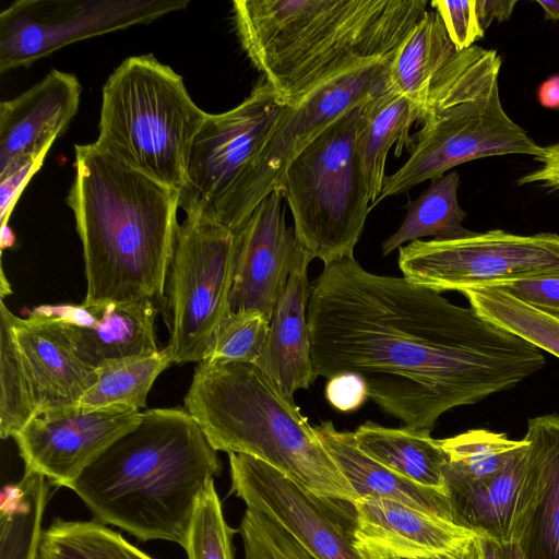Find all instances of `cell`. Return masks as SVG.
<instances>
[{
    "instance_id": "obj_1",
    "label": "cell",
    "mask_w": 559,
    "mask_h": 559,
    "mask_svg": "<svg viewBox=\"0 0 559 559\" xmlns=\"http://www.w3.org/2000/svg\"><path fill=\"white\" fill-rule=\"evenodd\" d=\"M323 265L307 313L317 377H360L368 397L405 426L431 431L448 411L545 366L536 346L439 292L368 272L354 257Z\"/></svg>"
},
{
    "instance_id": "obj_50",
    "label": "cell",
    "mask_w": 559,
    "mask_h": 559,
    "mask_svg": "<svg viewBox=\"0 0 559 559\" xmlns=\"http://www.w3.org/2000/svg\"><path fill=\"white\" fill-rule=\"evenodd\" d=\"M391 559H409V558H391Z\"/></svg>"
},
{
    "instance_id": "obj_13",
    "label": "cell",
    "mask_w": 559,
    "mask_h": 559,
    "mask_svg": "<svg viewBox=\"0 0 559 559\" xmlns=\"http://www.w3.org/2000/svg\"><path fill=\"white\" fill-rule=\"evenodd\" d=\"M284 104L263 79L235 108L207 112L190 148L179 191V207L187 216H212L254 159Z\"/></svg>"
},
{
    "instance_id": "obj_20",
    "label": "cell",
    "mask_w": 559,
    "mask_h": 559,
    "mask_svg": "<svg viewBox=\"0 0 559 559\" xmlns=\"http://www.w3.org/2000/svg\"><path fill=\"white\" fill-rule=\"evenodd\" d=\"M527 448L525 440L507 465L488 478L448 487L456 524L499 542L520 543L535 500Z\"/></svg>"
},
{
    "instance_id": "obj_8",
    "label": "cell",
    "mask_w": 559,
    "mask_h": 559,
    "mask_svg": "<svg viewBox=\"0 0 559 559\" xmlns=\"http://www.w3.org/2000/svg\"><path fill=\"white\" fill-rule=\"evenodd\" d=\"M364 103L318 134L289 163L278 187L297 239L323 264L354 257L371 210L357 151Z\"/></svg>"
},
{
    "instance_id": "obj_7",
    "label": "cell",
    "mask_w": 559,
    "mask_h": 559,
    "mask_svg": "<svg viewBox=\"0 0 559 559\" xmlns=\"http://www.w3.org/2000/svg\"><path fill=\"white\" fill-rule=\"evenodd\" d=\"M207 112L183 79L153 55L123 60L103 87L96 144L180 191L193 140Z\"/></svg>"
},
{
    "instance_id": "obj_28",
    "label": "cell",
    "mask_w": 559,
    "mask_h": 559,
    "mask_svg": "<svg viewBox=\"0 0 559 559\" xmlns=\"http://www.w3.org/2000/svg\"><path fill=\"white\" fill-rule=\"evenodd\" d=\"M49 480L25 467L22 478L3 488L0 507V559H38Z\"/></svg>"
},
{
    "instance_id": "obj_32",
    "label": "cell",
    "mask_w": 559,
    "mask_h": 559,
    "mask_svg": "<svg viewBox=\"0 0 559 559\" xmlns=\"http://www.w3.org/2000/svg\"><path fill=\"white\" fill-rule=\"evenodd\" d=\"M524 439L513 440L503 432L472 429L441 439L444 478L448 487L488 478L500 472Z\"/></svg>"
},
{
    "instance_id": "obj_14",
    "label": "cell",
    "mask_w": 559,
    "mask_h": 559,
    "mask_svg": "<svg viewBox=\"0 0 559 559\" xmlns=\"http://www.w3.org/2000/svg\"><path fill=\"white\" fill-rule=\"evenodd\" d=\"M231 492L277 523L316 559H364L355 546V511L312 493L271 465L229 453Z\"/></svg>"
},
{
    "instance_id": "obj_12",
    "label": "cell",
    "mask_w": 559,
    "mask_h": 559,
    "mask_svg": "<svg viewBox=\"0 0 559 559\" xmlns=\"http://www.w3.org/2000/svg\"><path fill=\"white\" fill-rule=\"evenodd\" d=\"M188 0H21L0 13V72L94 36L147 24Z\"/></svg>"
},
{
    "instance_id": "obj_43",
    "label": "cell",
    "mask_w": 559,
    "mask_h": 559,
    "mask_svg": "<svg viewBox=\"0 0 559 559\" xmlns=\"http://www.w3.org/2000/svg\"><path fill=\"white\" fill-rule=\"evenodd\" d=\"M472 559H526L520 543H503L475 534L469 542Z\"/></svg>"
},
{
    "instance_id": "obj_47",
    "label": "cell",
    "mask_w": 559,
    "mask_h": 559,
    "mask_svg": "<svg viewBox=\"0 0 559 559\" xmlns=\"http://www.w3.org/2000/svg\"><path fill=\"white\" fill-rule=\"evenodd\" d=\"M544 11V15L548 20L559 21V0H536Z\"/></svg>"
},
{
    "instance_id": "obj_48",
    "label": "cell",
    "mask_w": 559,
    "mask_h": 559,
    "mask_svg": "<svg viewBox=\"0 0 559 559\" xmlns=\"http://www.w3.org/2000/svg\"><path fill=\"white\" fill-rule=\"evenodd\" d=\"M0 235L1 251H3L7 248H11L15 243V236L12 229L10 228L9 224L1 225Z\"/></svg>"
},
{
    "instance_id": "obj_44",
    "label": "cell",
    "mask_w": 559,
    "mask_h": 559,
    "mask_svg": "<svg viewBox=\"0 0 559 559\" xmlns=\"http://www.w3.org/2000/svg\"><path fill=\"white\" fill-rule=\"evenodd\" d=\"M516 3V0H476L481 27L486 29L493 21L509 20Z\"/></svg>"
},
{
    "instance_id": "obj_6",
    "label": "cell",
    "mask_w": 559,
    "mask_h": 559,
    "mask_svg": "<svg viewBox=\"0 0 559 559\" xmlns=\"http://www.w3.org/2000/svg\"><path fill=\"white\" fill-rule=\"evenodd\" d=\"M501 64L497 50L477 45L454 55L431 86L411 156L385 177L374 206L474 159L503 155L536 158L543 154L544 146L502 106Z\"/></svg>"
},
{
    "instance_id": "obj_9",
    "label": "cell",
    "mask_w": 559,
    "mask_h": 559,
    "mask_svg": "<svg viewBox=\"0 0 559 559\" xmlns=\"http://www.w3.org/2000/svg\"><path fill=\"white\" fill-rule=\"evenodd\" d=\"M393 56L354 66L285 103L245 175L207 221L236 230L318 134L385 84Z\"/></svg>"
},
{
    "instance_id": "obj_42",
    "label": "cell",
    "mask_w": 559,
    "mask_h": 559,
    "mask_svg": "<svg viewBox=\"0 0 559 559\" xmlns=\"http://www.w3.org/2000/svg\"><path fill=\"white\" fill-rule=\"evenodd\" d=\"M542 166L527 173L518 180L519 185H540L554 191H559V142L544 146V152L534 158Z\"/></svg>"
},
{
    "instance_id": "obj_34",
    "label": "cell",
    "mask_w": 559,
    "mask_h": 559,
    "mask_svg": "<svg viewBox=\"0 0 559 559\" xmlns=\"http://www.w3.org/2000/svg\"><path fill=\"white\" fill-rule=\"evenodd\" d=\"M0 304V436L7 439L36 416V406L13 331L14 313Z\"/></svg>"
},
{
    "instance_id": "obj_36",
    "label": "cell",
    "mask_w": 559,
    "mask_h": 559,
    "mask_svg": "<svg viewBox=\"0 0 559 559\" xmlns=\"http://www.w3.org/2000/svg\"><path fill=\"white\" fill-rule=\"evenodd\" d=\"M231 528L212 481L200 498L185 549L188 559H235Z\"/></svg>"
},
{
    "instance_id": "obj_10",
    "label": "cell",
    "mask_w": 559,
    "mask_h": 559,
    "mask_svg": "<svg viewBox=\"0 0 559 559\" xmlns=\"http://www.w3.org/2000/svg\"><path fill=\"white\" fill-rule=\"evenodd\" d=\"M235 262V233L187 216L179 224L164 293L173 364L201 362L228 311Z\"/></svg>"
},
{
    "instance_id": "obj_4",
    "label": "cell",
    "mask_w": 559,
    "mask_h": 559,
    "mask_svg": "<svg viewBox=\"0 0 559 559\" xmlns=\"http://www.w3.org/2000/svg\"><path fill=\"white\" fill-rule=\"evenodd\" d=\"M425 0H236L240 44L284 103L361 62L395 53Z\"/></svg>"
},
{
    "instance_id": "obj_21",
    "label": "cell",
    "mask_w": 559,
    "mask_h": 559,
    "mask_svg": "<svg viewBox=\"0 0 559 559\" xmlns=\"http://www.w3.org/2000/svg\"><path fill=\"white\" fill-rule=\"evenodd\" d=\"M12 325L32 389L36 415L79 407L97 372L82 362L62 330L32 310Z\"/></svg>"
},
{
    "instance_id": "obj_22",
    "label": "cell",
    "mask_w": 559,
    "mask_h": 559,
    "mask_svg": "<svg viewBox=\"0 0 559 559\" xmlns=\"http://www.w3.org/2000/svg\"><path fill=\"white\" fill-rule=\"evenodd\" d=\"M313 258L305 249L293 267L274 306L264 347L254 362L288 396L308 389L317 378L308 328L312 284L308 265Z\"/></svg>"
},
{
    "instance_id": "obj_11",
    "label": "cell",
    "mask_w": 559,
    "mask_h": 559,
    "mask_svg": "<svg viewBox=\"0 0 559 559\" xmlns=\"http://www.w3.org/2000/svg\"><path fill=\"white\" fill-rule=\"evenodd\" d=\"M399 266L411 282L439 293L556 277L559 234L493 229L451 240L418 239L399 248Z\"/></svg>"
},
{
    "instance_id": "obj_25",
    "label": "cell",
    "mask_w": 559,
    "mask_h": 559,
    "mask_svg": "<svg viewBox=\"0 0 559 559\" xmlns=\"http://www.w3.org/2000/svg\"><path fill=\"white\" fill-rule=\"evenodd\" d=\"M423 109L409 98L385 84L367 99L361 108L357 134V151L366 178L371 209L385 179V163L390 150L400 156L409 152L415 140L409 131L415 121H420Z\"/></svg>"
},
{
    "instance_id": "obj_2",
    "label": "cell",
    "mask_w": 559,
    "mask_h": 559,
    "mask_svg": "<svg viewBox=\"0 0 559 559\" xmlns=\"http://www.w3.org/2000/svg\"><path fill=\"white\" fill-rule=\"evenodd\" d=\"M74 151L67 204L83 248V302L163 300L179 227V191L95 142Z\"/></svg>"
},
{
    "instance_id": "obj_40",
    "label": "cell",
    "mask_w": 559,
    "mask_h": 559,
    "mask_svg": "<svg viewBox=\"0 0 559 559\" xmlns=\"http://www.w3.org/2000/svg\"><path fill=\"white\" fill-rule=\"evenodd\" d=\"M46 154L27 160L20 167L0 175V218L1 225L9 224V218L22 191L29 179L38 171Z\"/></svg>"
},
{
    "instance_id": "obj_33",
    "label": "cell",
    "mask_w": 559,
    "mask_h": 559,
    "mask_svg": "<svg viewBox=\"0 0 559 559\" xmlns=\"http://www.w3.org/2000/svg\"><path fill=\"white\" fill-rule=\"evenodd\" d=\"M38 559H153L98 521L56 519L43 533Z\"/></svg>"
},
{
    "instance_id": "obj_37",
    "label": "cell",
    "mask_w": 559,
    "mask_h": 559,
    "mask_svg": "<svg viewBox=\"0 0 559 559\" xmlns=\"http://www.w3.org/2000/svg\"><path fill=\"white\" fill-rule=\"evenodd\" d=\"M263 559H316L295 537L264 514L247 508L239 527Z\"/></svg>"
},
{
    "instance_id": "obj_49",
    "label": "cell",
    "mask_w": 559,
    "mask_h": 559,
    "mask_svg": "<svg viewBox=\"0 0 559 559\" xmlns=\"http://www.w3.org/2000/svg\"><path fill=\"white\" fill-rule=\"evenodd\" d=\"M0 293H1V299H3V297L5 295H10L12 292H11V288H10V285L5 278V275H4V272L3 270L1 269V289H0Z\"/></svg>"
},
{
    "instance_id": "obj_31",
    "label": "cell",
    "mask_w": 559,
    "mask_h": 559,
    "mask_svg": "<svg viewBox=\"0 0 559 559\" xmlns=\"http://www.w3.org/2000/svg\"><path fill=\"white\" fill-rule=\"evenodd\" d=\"M461 294L485 319L559 358V316L531 307L497 287Z\"/></svg>"
},
{
    "instance_id": "obj_45",
    "label": "cell",
    "mask_w": 559,
    "mask_h": 559,
    "mask_svg": "<svg viewBox=\"0 0 559 559\" xmlns=\"http://www.w3.org/2000/svg\"><path fill=\"white\" fill-rule=\"evenodd\" d=\"M537 99L545 108H559V74L549 76L539 85Z\"/></svg>"
},
{
    "instance_id": "obj_19",
    "label": "cell",
    "mask_w": 559,
    "mask_h": 559,
    "mask_svg": "<svg viewBox=\"0 0 559 559\" xmlns=\"http://www.w3.org/2000/svg\"><path fill=\"white\" fill-rule=\"evenodd\" d=\"M81 84L51 70L21 95L0 104V175L47 154L79 110Z\"/></svg>"
},
{
    "instance_id": "obj_17",
    "label": "cell",
    "mask_w": 559,
    "mask_h": 559,
    "mask_svg": "<svg viewBox=\"0 0 559 559\" xmlns=\"http://www.w3.org/2000/svg\"><path fill=\"white\" fill-rule=\"evenodd\" d=\"M66 334L79 359L95 371L157 353L155 301L45 305L33 309Z\"/></svg>"
},
{
    "instance_id": "obj_27",
    "label": "cell",
    "mask_w": 559,
    "mask_h": 559,
    "mask_svg": "<svg viewBox=\"0 0 559 559\" xmlns=\"http://www.w3.org/2000/svg\"><path fill=\"white\" fill-rule=\"evenodd\" d=\"M457 52L436 11H426L390 61L386 83L424 112L431 86Z\"/></svg>"
},
{
    "instance_id": "obj_18",
    "label": "cell",
    "mask_w": 559,
    "mask_h": 559,
    "mask_svg": "<svg viewBox=\"0 0 559 559\" xmlns=\"http://www.w3.org/2000/svg\"><path fill=\"white\" fill-rule=\"evenodd\" d=\"M355 546L364 559L416 558L456 550L475 533L455 522L388 499L358 498Z\"/></svg>"
},
{
    "instance_id": "obj_15",
    "label": "cell",
    "mask_w": 559,
    "mask_h": 559,
    "mask_svg": "<svg viewBox=\"0 0 559 559\" xmlns=\"http://www.w3.org/2000/svg\"><path fill=\"white\" fill-rule=\"evenodd\" d=\"M142 412L124 407L41 413L14 437L25 467L70 488L109 445L135 427Z\"/></svg>"
},
{
    "instance_id": "obj_35",
    "label": "cell",
    "mask_w": 559,
    "mask_h": 559,
    "mask_svg": "<svg viewBox=\"0 0 559 559\" xmlns=\"http://www.w3.org/2000/svg\"><path fill=\"white\" fill-rule=\"evenodd\" d=\"M269 331L270 320L259 311H227L213 334L203 361L254 364Z\"/></svg>"
},
{
    "instance_id": "obj_24",
    "label": "cell",
    "mask_w": 559,
    "mask_h": 559,
    "mask_svg": "<svg viewBox=\"0 0 559 559\" xmlns=\"http://www.w3.org/2000/svg\"><path fill=\"white\" fill-rule=\"evenodd\" d=\"M313 427L359 498L393 500L453 521L449 496L420 486L367 456L357 448L354 433L337 430L331 420Z\"/></svg>"
},
{
    "instance_id": "obj_5",
    "label": "cell",
    "mask_w": 559,
    "mask_h": 559,
    "mask_svg": "<svg viewBox=\"0 0 559 559\" xmlns=\"http://www.w3.org/2000/svg\"><path fill=\"white\" fill-rule=\"evenodd\" d=\"M183 404L216 451L258 459L320 497L359 498L294 400L254 364L199 362Z\"/></svg>"
},
{
    "instance_id": "obj_46",
    "label": "cell",
    "mask_w": 559,
    "mask_h": 559,
    "mask_svg": "<svg viewBox=\"0 0 559 559\" xmlns=\"http://www.w3.org/2000/svg\"><path fill=\"white\" fill-rule=\"evenodd\" d=\"M469 542L466 543L461 548L450 551V552L427 555V556L409 558V559H472L471 552H469Z\"/></svg>"
},
{
    "instance_id": "obj_16",
    "label": "cell",
    "mask_w": 559,
    "mask_h": 559,
    "mask_svg": "<svg viewBox=\"0 0 559 559\" xmlns=\"http://www.w3.org/2000/svg\"><path fill=\"white\" fill-rule=\"evenodd\" d=\"M280 189L269 193L235 233L228 311L253 310L270 321L276 300L305 250L286 223Z\"/></svg>"
},
{
    "instance_id": "obj_3",
    "label": "cell",
    "mask_w": 559,
    "mask_h": 559,
    "mask_svg": "<svg viewBox=\"0 0 559 559\" xmlns=\"http://www.w3.org/2000/svg\"><path fill=\"white\" fill-rule=\"evenodd\" d=\"M222 469L185 408L142 412L71 485L95 519L142 542L185 547L201 496Z\"/></svg>"
},
{
    "instance_id": "obj_26",
    "label": "cell",
    "mask_w": 559,
    "mask_h": 559,
    "mask_svg": "<svg viewBox=\"0 0 559 559\" xmlns=\"http://www.w3.org/2000/svg\"><path fill=\"white\" fill-rule=\"evenodd\" d=\"M431 431L408 426L389 428L372 421L353 433L357 448L396 474L449 496L444 478L445 456Z\"/></svg>"
},
{
    "instance_id": "obj_38",
    "label": "cell",
    "mask_w": 559,
    "mask_h": 559,
    "mask_svg": "<svg viewBox=\"0 0 559 559\" xmlns=\"http://www.w3.org/2000/svg\"><path fill=\"white\" fill-rule=\"evenodd\" d=\"M431 7L439 14L445 32L457 51L474 46L484 37L476 0H433Z\"/></svg>"
},
{
    "instance_id": "obj_29",
    "label": "cell",
    "mask_w": 559,
    "mask_h": 559,
    "mask_svg": "<svg viewBox=\"0 0 559 559\" xmlns=\"http://www.w3.org/2000/svg\"><path fill=\"white\" fill-rule=\"evenodd\" d=\"M459 185L460 178L455 171L430 180L428 188L409 203L400 228L382 243L383 255L407 241L427 236L437 240H451L473 234L463 226L466 214L459 204Z\"/></svg>"
},
{
    "instance_id": "obj_39",
    "label": "cell",
    "mask_w": 559,
    "mask_h": 559,
    "mask_svg": "<svg viewBox=\"0 0 559 559\" xmlns=\"http://www.w3.org/2000/svg\"><path fill=\"white\" fill-rule=\"evenodd\" d=\"M497 288L531 307L559 316V276L516 281Z\"/></svg>"
},
{
    "instance_id": "obj_23",
    "label": "cell",
    "mask_w": 559,
    "mask_h": 559,
    "mask_svg": "<svg viewBox=\"0 0 559 559\" xmlns=\"http://www.w3.org/2000/svg\"><path fill=\"white\" fill-rule=\"evenodd\" d=\"M524 439L535 500L520 545L526 559H559V415L528 419Z\"/></svg>"
},
{
    "instance_id": "obj_30",
    "label": "cell",
    "mask_w": 559,
    "mask_h": 559,
    "mask_svg": "<svg viewBox=\"0 0 559 559\" xmlns=\"http://www.w3.org/2000/svg\"><path fill=\"white\" fill-rule=\"evenodd\" d=\"M173 364L169 350L124 360L99 369L96 382L82 397L79 407L93 411L124 407L141 412L157 377Z\"/></svg>"
},
{
    "instance_id": "obj_41",
    "label": "cell",
    "mask_w": 559,
    "mask_h": 559,
    "mask_svg": "<svg viewBox=\"0 0 559 559\" xmlns=\"http://www.w3.org/2000/svg\"><path fill=\"white\" fill-rule=\"evenodd\" d=\"M325 396L330 404L342 412L359 408L368 399L365 381L350 373L338 374L329 379Z\"/></svg>"
}]
</instances>
